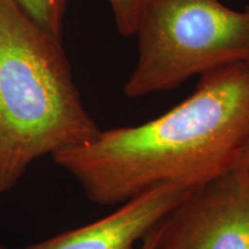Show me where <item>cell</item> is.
Segmentation results:
<instances>
[{"instance_id": "cell-1", "label": "cell", "mask_w": 249, "mask_h": 249, "mask_svg": "<svg viewBox=\"0 0 249 249\" xmlns=\"http://www.w3.org/2000/svg\"><path fill=\"white\" fill-rule=\"evenodd\" d=\"M249 141V64L200 76L189 97L138 126L102 130L52 158L99 205L165 185L195 188L234 166Z\"/></svg>"}, {"instance_id": "cell-2", "label": "cell", "mask_w": 249, "mask_h": 249, "mask_svg": "<svg viewBox=\"0 0 249 249\" xmlns=\"http://www.w3.org/2000/svg\"><path fill=\"white\" fill-rule=\"evenodd\" d=\"M61 40L15 0H0V194L34 160L95 138Z\"/></svg>"}, {"instance_id": "cell-3", "label": "cell", "mask_w": 249, "mask_h": 249, "mask_svg": "<svg viewBox=\"0 0 249 249\" xmlns=\"http://www.w3.org/2000/svg\"><path fill=\"white\" fill-rule=\"evenodd\" d=\"M134 36L138 59L123 91L140 98L229 65L249 64V7L236 11L219 0H152Z\"/></svg>"}, {"instance_id": "cell-4", "label": "cell", "mask_w": 249, "mask_h": 249, "mask_svg": "<svg viewBox=\"0 0 249 249\" xmlns=\"http://www.w3.org/2000/svg\"><path fill=\"white\" fill-rule=\"evenodd\" d=\"M154 249H249V179L231 169L193 188L160 223Z\"/></svg>"}, {"instance_id": "cell-5", "label": "cell", "mask_w": 249, "mask_h": 249, "mask_svg": "<svg viewBox=\"0 0 249 249\" xmlns=\"http://www.w3.org/2000/svg\"><path fill=\"white\" fill-rule=\"evenodd\" d=\"M193 188L165 185L124 202L102 219L17 249H135Z\"/></svg>"}, {"instance_id": "cell-6", "label": "cell", "mask_w": 249, "mask_h": 249, "mask_svg": "<svg viewBox=\"0 0 249 249\" xmlns=\"http://www.w3.org/2000/svg\"><path fill=\"white\" fill-rule=\"evenodd\" d=\"M34 22L58 40L62 38L65 14L70 0H15Z\"/></svg>"}, {"instance_id": "cell-7", "label": "cell", "mask_w": 249, "mask_h": 249, "mask_svg": "<svg viewBox=\"0 0 249 249\" xmlns=\"http://www.w3.org/2000/svg\"><path fill=\"white\" fill-rule=\"evenodd\" d=\"M152 0H107L119 34L134 36L145 9Z\"/></svg>"}, {"instance_id": "cell-8", "label": "cell", "mask_w": 249, "mask_h": 249, "mask_svg": "<svg viewBox=\"0 0 249 249\" xmlns=\"http://www.w3.org/2000/svg\"><path fill=\"white\" fill-rule=\"evenodd\" d=\"M232 169H236L241 171L246 177L249 179V141L246 143V145L241 149L240 154L236 158L234 166Z\"/></svg>"}, {"instance_id": "cell-9", "label": "cell", "mask_w": 249, "mask_h": 249, "mask_svg": "<svg viewBox=\"0 0 249 249\" xmlns=\"http://www.w3.org/2000/svg\"><path fill=\"white\" fill-rule=\"evenodd\" d=\"M160 224L156 227L155 230H152V231L149 233L144 239H143L141 246L135 249H154L156 246V242H157L158 236H160Z\"/></svg>"}, {"instance_id": "cell-10", "label": "cell", "mask_w": 249, "mask_h": 249, "mask_svg": "<svg viewBox=\"0 0 249 249\" xmlns=\"http://www.w3.org/2000/svg\"><path fill=\"white\" fill-rule=\"evenodd\" d=\"M0 249H9V248H7V247H5L4 245H1L0 244Z\"/></svg>"}]
</instances>
